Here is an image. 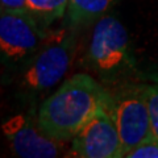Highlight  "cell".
<instances>
[{
	"mask_svg": "<svg viewBox=\"0 0 158 158\" xmlns=\"http://www.w3.org/2000/svg\"><path fill=\"white\" fill-rule=\"evenodd\" d=\"M29 13L41 24L49 27L67 12L69 0H27Z\"/></svg>",
	"mask_w": 158,
	"mask_h": 158,
	"instance_id": "9",
	"label": "cell"
},
{
	"mask_svg": "<svg viewBox=\"0 0 158 158\" xmlns=\"http://www.w3.org/2000/svg\"><path fill=\"white\" fill-rule=\"evenodd\" d=\"M3 133L12 152L21 158H56L65 142L48 136L25 115H15L3 124Z\"/></svg>",
	"mask_w": 158,
	"mask_h": 158,
	"instance_id": "7",
	"label": "cell"
},
{
	"mask_svg": "<svg viewBox=\"0 0 158 158\" xmlns=\"http://www.w3.org/2000/svg\"><path fill=\"white\" fill-rule=\"evenodd\" d=\"M111 111L123 142L124 157L136 146L153 138L144 86L132 87L113 96Z\"/></svg>",
	"mask_w": 158,
	"mask_h": 158,
	"instance_id": "4",
	"label": "cell"
},
{
	"mask_svg": "<svg viewBox=\"0 0 158 158\" xmlns=\"http://www.w3.org/2000/svg\"><path fill=\"white\" fill-rule=\"evenodd\" d=\"M48 32L29 12H2L0 53L7 66L28 63L37 53Z\"/></svg>",
	"mask_w": 158,
	"mask_h": 158,
	"instance_id": "3",
	"label": "cell"
},
{
	"mask_svg": "<svg viewBox=\"0 0 158 158\" xmlns=\"http://www.w3.org/2000/svg\"><path fill=\"white\" fill-rule=\"evenodd\" d=\"M88 59L98 71L112 74L132 65L129 38L124 25L113 16H103L92 31Z\"/></svg>",
	"mask_w": 158,
	"mask_h": 158,
	"instance_id": "5",
	"label": "cell"
},
{
	"mask_svg": "<svg viewBox=\"0 0 158 158\" xmlns=\"http://www.w3.org/2000/svg\"><path fill=\"white\" fill-rule=\"evenodd\" d=\"M111 96L92 77L75 74L38 108L37 125L58 141L73 140L82 127L103 108L112 107Z\"/></svg>",
	"mask_w": 158,
	"mask_h": 158,
	"instance_id": "1",
	"label": "cell"
},
{
	"mask_svg": "<svg viewBox=\"0 0 158 158\" xmlns=\"http://www.w3.org/2000/svg\"><path fill=\"white\" fill-rule=\"evenodd\" d=\"M2 12L13 13H27L29 12L27 0H0Z\"/></svg>",
	"mask_w": 158,
	"mask_h": 158,
	"instance_id": "12",
	"label": "cell"
},
{
	"mask_svg": "<svg viewBox=\"0 0 158 158\" xmlns=\"http://www.w3.org/2000/svg\"><path fill=\"white\" fill-rule=\"evenodd\" d=\"M69 156L79 158H123L124 149L111 108H103L71 140Z\"/></svg>",
	"mask_w": 158,
	"mask_h": 158,
	"instance_id": "6",
	"label": "cell"
},
{
	"mask_svg": "<svg viewBox=\"0 0 158 158\" xmlns=\"http://www.w3.org/2000/svg\"><path fill=\"white\" fill-rule=\"evenodd\" d=\"M125 158H158V141L154 137L132 149Z\"/></svg>",
	"mask_w": 158,
	"mask_h": 158,
	"instance_id": "11",
	"label": "cell"
},
{
	"mask_svg": "<svg viewBox=\"0 0 158 158\" xmlns=\"http://www.w3.org/2000/svg\"><path fill=\"white\" fill-rule=\"evenodd\" d=\"M115 0H69L67 17L73 25L99 20L110 9Z\"/></svg>",
	"mask_w": 158,
	"mask_h": 158,
	"instance_id": "8",
	"label": "cell"
},
{
	"mask_svg": "<svg viewBox=\"0 0 158 158\" xmlns=\"http://www.w3.org/2000/svg\"><path fill=\"white\" fill-rule=\"evenodd\" d=\"M74 46V34L70 29L48 32L37 53L27 63L21 78L24 86L36 92L56 87L70 69Z\"/></svg>",
	"mask_w": 158,
	"mask_h": 158,
	"instance_id": "2",
	"label": "cell"
},
{
	"mask_svg": "<svg viewBox=\"0 0 158 158\" xmlns=\"http://www.w3.org/2000/svg\"><path fill=\"white\" fill-rule=\"evenodd\" d=\"M144 87H145L146 102H148V107H149V113H150L153 137L158 141V83L144 85Z\"/></svg>",
	"mask_w": 158,
	"mask_h": 158,
	"instance_id": "10",
	"label": "cell"
}]
</instances>
